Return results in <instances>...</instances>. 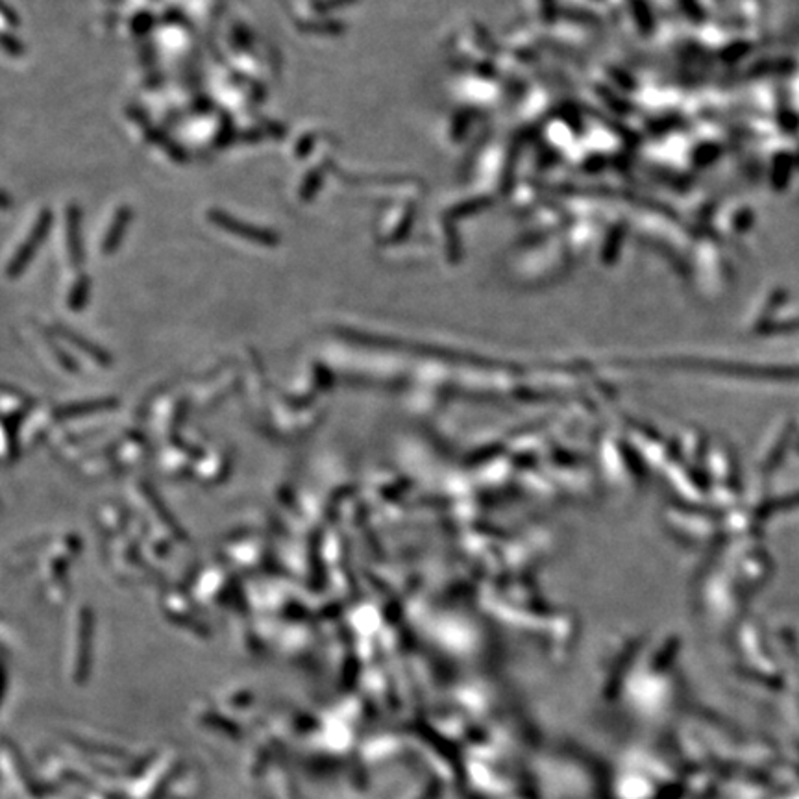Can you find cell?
Listing matches in <instances>:
<instances>
[{
  "instance_id": "obj_1",
  "label": "cell",
  "mask_w": 799,
  "mask_h": 799,
  "mask_svg": "<svg viewBox=\"0 0 799 799\" xmlns=\"http://www.w3.org/2000/svg\"><path fill=\"white\" fill-rule=\"evenodd\" d=\"M52 220H54V217H52L50 209H43L39 213V217L35 220L32 232H30L23 245L19 246V250L15 252V256H13V259L8 265V274L19 276L28 267V263L34 259V256L39 250V246L46 241V235H48L52 228Z\"/></svg>"
},
{
  "instance_id": "obj_2",
  "label": "cell",
  "mask_w": 799,
  "mask_h": 799,
  "mask_svg": "<svg viewBox=\"0 0 799 799\" xmlns=\"http://www.w3.org/2000/svg\"><path fill=\"white\" fill-rule=\"evenodd\" d=\"M207 217H209L212 224H215L217 228L224 229V232H228V234L235 235V237H239V239L248 241V243L270 246L278 241L276 239V235L272 234V232H269V229L252 226V224L245 223V220H241V218L234 217V215H229V213L220 212V209H212V212L207 213Z\"/></svg>"
},
{
  "instance_id": "obj_3",
  "label": "cell",
  "mask_w": 799,
  "mask_h": 799,
  "mask_svg": "<svg viewBox=\"0 0 799 799\" xmlns=\"http://www.w3.org/2000/svg\"><path fill=\"white\" fill-rule=\"evenodd\" d=\"M67 250L70 263L80 267L84 261V241H82V212L76 204L67 209Z\"/></svg>"
},
{
  "instance_id": "obj_4",
  "label": "cell",
  "mask_w": 799,
  "mask_h": 799,
  "mask_svg": "<svg viewBox=\"0 0 799 799\" xmlns=\"http://www.w3.org/2000/svg\"><path fill=\"white\" fill-rule=\"evenodd\" d=\"M131 215H133V213H131L130 206H120L119 209L115 212L113 220L109 224L108 232H106V237H104L102 245H100L102 254L109 256V254H113V252L119 248L122 239H124L126 229H128V226H130L131 223Z\"/></svg>"
},
{
  "instance_id": "obj_5",
  "label": "cell",
  "mask_w": 799,
  "mask_h": 799,
  "mask_svg": "<svg viewBox=\"0 0 799 799\" xmlns=\"http://www.w3.org/2000/svg\"><path fill=\"white\" fill-rule=\"evenodd\" d=\"M0 45H2V48H4L8 54H12V56H21L24 52L23 43L19 39H15V37H10V35H0Z\"/></svg>"
},
{
  "instance_id": "obj_6",
  "label": "cell",
  "mask_w": 799,
  "mask_h": 799,
  "mask_svg": "<svg viewBox=\"0 0 799 799\" xmlns=\"http://www.w3.org/2000/svg\"><path fill=\"white\" fill-rule=\"evenodd\" d=\"M150 23H152L150 13H139L138 17L133 19L131 26H133V30H138V32H147V28L150 26Z\"/></svg>"
},
{
  "instance_id": "obj_7",
  "label": "cell",
  "mask_w": 799,
  "mask_h": 799,
  "mask_svg": "<svg viewBox=\"0 0 799 799\" xmlns=\"http://www.w3.org/2000/svg\"><path fill=\"white\" fill-rule=\"evenodd\" d=\"M0 15H2V17L6 19V21H8V23H10V24H19L17 13H13L12 10H10V8H8V6H4L2 2H0Z\"/></svg>"
},
{
  "instance_id": "obj_8",
  "label": "cell",
  "mask_w": 799,
  "mask_h": 799,
  "mask_svg": "<svg viewBox=\"0 0 799 799\" xmlns=\"http://www.w3.org/2000/svg\"><path fill=\"white\" fill-rule=\"evenodd\" d=\"M10 206H12V198L4 191H0V209H10Z\"/></svg>"
}]
</instances>
